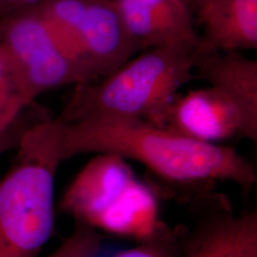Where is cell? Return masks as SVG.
<instances>
[{
  "mask_svg": "<svg viewBox=\"0 0 257 257\" xmlns=\"http://www.w3.org/2000/svg\"><path fill=\"white\" fill-rule=\"evenodd\" d=\"M37 8L92 81L111 74L140 51L114 0H46Z\"/></svg>",
  "mask_w": 257,
  "mask_h": 257,
  "instance_id": "6",
  "label": "cell"
},
{
  "mask_svg": "<svg viewBox=\"0 0 257 257\" xmlns=\"http://www.w3.org/2000/svg\"><path fill=\"white\" fill-rule=\"evenodd\" d=\"M193 230L178 234L180 257H257L256 211H231L218 197Z\"/></svg>",
  "mask_w": 257,
  "mask_h": 257,
  "instance_id": "9",
  "label": "cell"
},
{
  "mask_svg": "<svg viewBox=\"0 0 257 257\" xmlns=\"http://www.w3.org/2000/svg\"><path fill=\"white\" fill-rule=\"evenodd\" d=\"M187 1H188V3L191 5L192 9H193V7L196 5V3H197L198 1H200V0H187Z\"/></svg>",
  "mask_w": 257,
  "mask_h": 257,
  "instance_id": "16",
  "label": "cell"
},
{
  "mask_svg": "<svg viewBox=\"0 0 257 257\" xmlns=\"http://www.w3.org/2000/svg\"><path fill=\"white\" fill-rule=\"evenodd\" d=\"M130 36L140 50L198 45L194 14L187 0H114Z\"/></svg>",
  "mask_w": 257,
  "mask_h": 257,
  "instance_id": "10",
  "label": "cell"
},
{
  "mask_svg": "<svg viewBox=\"0 0 257 257\" xmlns=\"http://www.w3.org/2000/svg\"><path fill=\"white\" fill-rule=\"evenodd\" d=\"M57 117L25 128L0 178V257H37L55 228V177L64 162Z\"/></svg>",
  "mask_w": 257,
  "mask_h": 257,
  "instance_id": "2",
  "label": "cell"
},
{
  "mask_svg": "<svg viewBox=\"0 0 257 257\" xmlns=\"http://www.w3.org/2000/svg\"><path fill=\"white\" fill-rule=\"evenodd\" d=\"M30 105L0 45V133L12 130L19 115Z\"/></svg>",
  "mask_w": 257,
  "mask_h": 257,
  "instance_id": "12",
  "label": "cell"
},
{
  "mask_svg": "<svg viewBox=\"0 0 257 257\" xmlns=\"http://www.w3.org/2000/svg\"><path fill=\"white\" fill-rule=\"evenodd\" d=\"M102 244L100 231L76 224L71 235L46 257H97Z\"/></svg>",
  "mask_w": 257,
  "mask_h": 257,
  "instance_id": "14",
  "label": "cell"
},
{
  "mask_svg": "<svg viewBox=\"0 0 257 257\" xmlns=\"http://www.w3.org/2000/svg\"><path fill=\"white\" fill-rule=\"evenodd\" d=\"M193 74L236 108L244 139L256 142V60L241 52L216 50L200 41L194 52Z\"/></svg>",
  "mask_w": 257,
  "mask_h": 257,
  "instance_id": "8",
  "label": "cell"
},
{
  "mask_svg": "<svg viewBox=\"0 0 257 257\" xmlns=\"http://www.w3.org/2000/svg\"><path fill=\"white\" fill-rule=\"evenodd\" d=\"M12 130H10V131H8V132H5V133H0V137L1 136H3V135H6V134H8V133H10Z\"/></svg>",
  "mask_w": 257,
  "mask_h": 257,
  "instance_id": "17",
  "label": "cell"
},
{
  "mask_svg": "<svg viewBox=\"0 0 257 257\" xmlns=\"http://www.w3.org/2000/svg\"><path fill=\"white\" fill-rule=\"evenodd\" d=\"M147 121L188 138L220 144L232 138H244L238 110L211 87L175 94Z\"/></svg>",
  "mask_w": 257,
  "mask_h": 257,
  "instance_id": "7",
  "label": "cell"
},
{
  "mask_svg": "<svg viewBox=\"0 0 257 257\" xmlns=\"http://www.w3.org/2000/svg\"><path fill=\"white\" fill-rule=\"evenodd\" d=\"M200 41L220 51L257 49V0H200L193 7Z\"/></svg>",
  "mask_w": 257,
  "mask_h": 257,
  "instance_id": "11",
  "label": "cell"
},
{
  "mask_svg": "<svg viewBox=\"0 0 257 257\" xmlns=\"http://www.w3.org/2000/svg\"><path fill=\"white\" fill-rule=\"evenodd\" d=\"M61 124L65 161L110 154L137 161L171 183L227 181L244 191L256 183L255 167L234 148L188 138L147 120L94 118Z\"/></svg>",
  "mask_w": 257,
  "mask_h": 257,
  "instance_id": "1",
  "label": "cell"
},
{
  "mask_svg": "<svg viewBox=\"0 0 257 257\" xmlns=\"http://www.w3.org/2000/svg\"><path fill=\"white\" fill-rule=\"evenodd\" d=\"M196 47L151 48L107 76L76 85L57 118L63 123L94 118L149 119L194 78Z\"/></svg>",
  "mask_w": 257,
  "mask_h": 257,
  "instance_id": "3",
  "label": "cell"
},
{
  "mask_svg": "<svg viewBox=\"0 0 257 257\" xmlns=\"http://www.w3.org/2000/svg\"><path fill=\"white\" fill-rule=\"evenodd\" d=\"M0 45L31 104L49 90L92 81L37 7L1 19Z\"/></svg>",
  "mask_w": 257,
  "mask_h": 257,
  "instance_id": "5",
  "label": "cell"
},
{
  "mask_svg": "<svg viewBox=\"0 0 257 257\" xmlns=\"http://www.w3.org/2000/svg\"><path fill=\"white\" fill-rule=\"evenodd\" d=\"M112 257H180L179 237L164 224L152 237L120 250Z\"/></svg>",
  "mask_w": 257,
  "mask_h": 257,
  "instance_id": "13",
  "label": "cell"
},
{
  "mask_svg": "<svg viewBox=\"0 0 257 257\" xmlns=\"http://www.w3.org/2000/svg\"><path fill=\"white\" fill-rule=\"evenodd\" d=\"M59 209L76 224L140 242L164 224L154 189L139 180L128 161L95 155L65 190Z\"/></svg>",
  "mask_w": 257,
  "mask_h": 257,
  "instance_id": "4",
  "label": "cell"
},
{
  "mask_svg": "<svg viewBox=\"0 0 257 257\" xmlns=\"http://www.w3.org/2000/svg\"><path fill=\"white\" fill-rule=\"evenodd\" d=\"M46 0H0V14L9 16L26 10L37 8Z\"/></svg>",
  "mask_w": 257,
  "mask_h": 257,
  "instance_id": "15",
  "label": "cell"
}]
</instances>
